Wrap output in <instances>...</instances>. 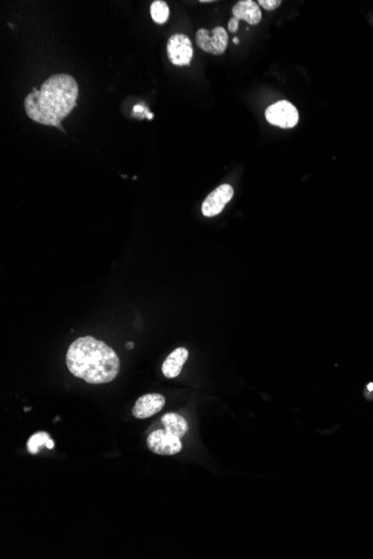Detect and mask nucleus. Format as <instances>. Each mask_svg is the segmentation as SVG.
I'll return each mask as SVG.
<instances>
[{"mask_svg":"<svg viewBox=\"0 0 373 559\" xmlns=\"http://www.w3.org/2000/svg\"><path fill=\"white\" fill-rule=\"evenodd\" d=\"M125 347H127V350H132L133 347H134V343H133V342H129V343H127V345H125Z\"/></svg>","mask_w":373,"mask_h":559,"instance_id":"18","label":"nucleus"},{"mask_svg":"<svg viewBox=\"0 0 373 559\" xmlns=\"http://www.w3.org/2000/svg\"><path fill=\"white\" fill-rule=\"evenodd\" d=\"M67 365L74 377L90 384L112 382L120 372V359L115 350L92 336L73 342L67 350Z\"/></svg>","mask_w":373,"mask_h":559,"instance_id":"2","label":"nucleus"},{"mask_svg":"<svg viewBox=\"0 0 373 559\" xmlns=\"http://www.w3.org/2000/svg\"><path fill=\"white\" fill-rule=\"evenodd\" d=\"M238 26H239V21L236 19L235 17H232L228 23V30H230L232 33H236L238 29Z\"/></svg>","mask_w":373,"mask_h":559,"instance_id":"15","label":"nucleus"},{"mask_svg":"<svg viewBox=\"0 0 373 559\" xmlns=\"http://www.w3.org/2000/svg\"><path fill=\"white\" fill-rule=\"evenodd\" d=\"M147 119H149V120H151V119H154V114L151 113L147 114Z\"/></svg>","mask_w":373,"mask_h":559,"instance_id":"19","label":"nucleus"},{"mask_svg":"<svg viewBox=\"0 0 373 559\" xmlns=\"http://www.w3.org/2000/svg\"><path fill=\"white\" fill-rule=\"evenodd\" d=\"M161 423L168 432L180 439L188 432V423L177 413H167L163 416Z\"/></svg>","mask_w":373,"mask_h":559,"instance_id":"11","label":"nucleus"},{"mask_svg":"<svg viewBox=\"0 0 373 559\" xmlns=\"http://www.w3.org/2000/svg\"><path fill=\"white\" fill-rule=\"evenodd\" d=\"M51 439L47 432H37L29 438L27 442V450L32 455H36L42 447H46V443Z\"/></svg>","mask_w":373,"mask_h":559,"instance_id":"13","label":"nucleus"},{"mask_svg":"<svg viewBox=\"0 0 373 559\" xmlns=\"http://www.w3.org/2000/svg\"><path fill=\"white\" fill-rule=\"evenodd\" d=\"M188 350L184 347H179L167 357L163 365V373L167 379H175L181 373L184 363L188 359Z\"/></svg>","mask_w":373,"mask_h":559,"instance_id":"10","label":"nucleus"},{"mask_svg":"<svg viewBox=\"0 0 373 559\" xmlns=\"http://www.w3.org/2000/svg\"><path fill=\"white\" fill-rule=\"evenodd\" d=\"M79 99V85L69 74H55L47 78L40 90L34 88L25 99V111L30 120L42 126L62 128V121L72 113Z\"/></svg>","mask_w":373,"mask_h":559,"instance_id":"1","label":"nucleus"},{"mask_svg":"<svg viewBox=\"0 0 373 559\" xmlns=\"http://www.w3.org/2000/svg\"><path fill=\"white\" fill-rule=\"evenodd\" d=\"M232 42H234V44H236V45H237L238 43H239V39H238L237 37H235V38H234V40H232Z\"/></svg>","mask_w":373,"mask_h":559,"instance_id":"20","label":"nucleus"},{"mask_svg":"<svg viewBox=\"0 0 373 559\" xmlns=\"http://www.w3.org/2000/svg\"><path fill=\"white\" fill-rule=\"evenodd\" d=\"M232 15L238 21H245L250 25H257L262 21L259 5L253 0H241L232 7Z\"/></svg>","mask_w":373,"mask_h":559,"instance_id":"9","label":"nucleus"},{"mask_svg":"<svg viewBox=\"0 0 373 559\" xmlns=\"http://www.w3.org/2000/svg\"><path fill=\"white\" fill-rule=\"evenodd\" d=\"M147 448L160 455H173L181 451L180 438L176 437L168 431L157 430L147 437Z\"/></svg>","mask_w":373,"mask_h":559,"instance_id":"6","label":"nucleus"},{"mask_svg":"<svg viewBox=\"0 0 373 559\" xmlns=\"http://www.w3.org/2000/svg\"><path fill=\"white\" fill-rule=\"evenodd\" d=\"M54 441H53L51 439H49V441H47V443H46V448L47 449H53L54 448Z\"/></svg>","mask_w":373,"mask_h":559,"instance_id":"17","label":"nucleus"},{"mask_svg":"<svg viewBox=\"0 0 373 559\" xmlns=\"http://www.w3.org/2000/svg\"><path fill=\"white\" fill-rule=\"evenodd\" d=\"M196 43L202 51L213 55H221L228 45V34L223 27L208 30L200 28L196 34Z\"/></svg>","mask_w":373,"mask_h":559,"instance_id":"3","label":"nucleus"},{"mask_svg":"<svg viewBox=\"0 0 373 559\" xmlns=\"http://www.w3.org/2000/svg\"><path fill=\"white\" fill-rule=\"evenodd\" d=\"M165 404H166V400L161 394L152 393V394L143 395L139 399L136 405L133 407V416L136 419H147L163 410Z\"/></svg>","mask_w":373,"mask_h":559,"instance_id":"8","label":"nucleus"},{"mask_svg":"<svg viewBox=\"0 0 373 559\" xmlns=\"http://www.w3.org/2000/svg\"><path fill=\"white\" fill-rule=\"evenodd\" d=\"M265 117L272 126L292 129L298 123V111L292 103L280 101L266 108Z\"/></svg>","mask_w":373,"mask_h":559,"instance_id":"4","label":"nucleus"},{"mask_svg":"<svg viewBox=\"0 0 373 559\" xmlns=\"http://www.w3.org/2000/svg\"><path fill=\"white\" fill-rule=\"evenodd\" d=\"M234 195V189L230 185H221L218 188L215 189L202 202V211L205 217L211 218L215 215H219L226 206L229 201L232 200Z\"/></svg>","mask_w":373,"mask_h":559,"instance_id":"7","label":"nucleus"},{"mask_svg":"<svg viewBox=\"0 0 373 559\" xmlns=\"http://www.w3.org/2000/svg\"><path fill=\"white\" fill-rule=\"evenodd\" d=\"M169 60L176 66H189L193 57V44L184 34H175L167 43Z\"/></svg>","mask_w":373,"mask_h":559,"instance_id":"5","label":"nucleus"},{"mask_svg":"<svg viewBox=\"0 0 373 559\" xmlns=\"http://www.w3.org/2000/svg\"><path fill=\"white\" fill-rule=\"evenodd\" d=\"M133 111L136 112V113H138V112H145V108H143V106H141V105H136V106H134V108H133Z\"/></svg>","mask_w":373,"mask_h":559,"instance_id":"16","label":"nucleus"},{"mask_svg":"<svg viewBox=\"0 0 373 559\" xmlns=\"http://www.w3.org/2000/svg\"><path fill=\"white\" fill-rule=\"evenodd\" d=\"M151 17L158 25L166 24L170 16L168 3L163 0H156L150 7Z\"/></svg>","mask_w":373,"mask_h":559,"instance_id":"12","label":"nucleus"},{"mask_svg":"<svg viewBox=\"0 0 373 559\" xmlns=\"http://www.w3.org/2000/svg\"><path fill=\"white\" fill-rule=\"evenodd\" d=\"M257 3L266 10H275L280 6L282 1L280 0H259Z\"/></svg>","mask_w":373,"mask_h":559,"instance_id":"14","label":"nucleus"}]
</instances>
